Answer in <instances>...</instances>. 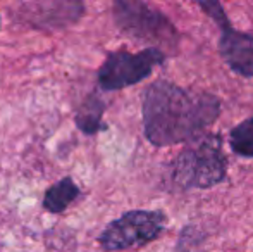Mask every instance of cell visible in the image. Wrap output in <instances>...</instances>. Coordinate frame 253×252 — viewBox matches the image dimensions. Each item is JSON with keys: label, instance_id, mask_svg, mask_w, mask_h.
I'll use <instances>...</instances> for the list:
<instances>
[{"label": "cell", "instance_id": "obj_1", "mask_svg": "<svg viewBox=\"0 0 253 252\" xmlns=\"http://www.w3.org/2000/svg\"><path fill=\"white\" fill-rule=\"evenodd\" d=\"M220 109L217 95L155 80L145 88L141 99L145 138L153 147L193 142L219 119Z\"/></svg>", "mask_w": 253, "mask_h": 252}, {"label": "cell", "instance_id": "obj_2", "mask_svg": "<svg viewBox=\"0 0 253 252\" xmlns=\"http://www.w3.org/2000/svg\"><path fill=\"white\" fill-rule=\"evenodd\" d=\"M227 176V157L217 133L202 135L183 149L169 164V180L183 190H207Z\"/></svg>", "mask_w": 253, "mask_h": 252}, {"label": "cell", "instance_id": "obj_3", "mask_svg": "<svg viewBox=\"0 0 253 252\" xmlns=\"http://www.w3.org/2000/svg\"><path fill=\"white\" fill-rule=\"evenodd\" d=\"M112 19L124 37L150 44V47L164 52H176L181 38L179 31L162 10L150 3L140 0H116L112 3Z\"/></svg>", "mask_w": 253, "mask_h": 252}, {"label": "cell", "instance_id": "obj_4", "mask_svg": "<svg viewBox=\"0 0 253 252\" xmlns=\"http://www.w3.org/2000/svg\"><path fill=\"white\" fill-rule=\"evenodd\" d=\"M167 228V216L160 209H131L107 223L97 237L105 252L141 249L157 240Z\"/></svg>", "mask_w": 253, "mask_h": 252}, {"label": "cell", "instance_id": "obj_5", "mask_svg": "<svg viewBox=\"0 0 253 252\" xmlns=\"http://www.w3.org/2000/svg\"><path fill=\"white\" fill-rule=\"evenodd\" d=\"M166 61L167 54L155 47H147L140 52H109L97 71V85L107 94L134 87L150 78L155 67L164 66Z\"/></svg>", "mask_w": 253, "mask_h": 252}, {"label": "cell", "instance_id": "obj_6", "mask_svg": "<svg viewBox=\"0 0 253 252\" xmlns=\"http://www.w3.org/2000/svg\"><path fill=\"white\" fill-rule=\"evenodd\" d=\"M198 7L219 26V54L233 73L253 78V35L233 28L226 10L215 0H200Z\"/></svg>", "mask_w": 253, "mask_h": 252}, {"label": "cell", "instance_id": "obj_7", "mask_svg": "<svg viewBox=\"0 0 253 252\" xmlns=\"http://www.w3.org/2000/svg\"><path fill=\"white\" fill-rule=\"evenodd\" d=\"M86 12V5L81 0H37V2H19L12 9L16 23L28 26L30 30L64 31L78 24Z\"/></svg>", "mask_w": 253, "mask_h": 252}, {"label": "cell", "instance_id": "obj_8", "mask_svg": "<svg viewBox=\"0 0 253 252\" xmlns=\"http://www.w3.org/2000/svg\"><path fill=\"white\" fill-rule=\"evenodd\" d=\"M107 102L97 90L90 92L86 97L81 101L74 112V125L78 130L86 137H95L100 131L107 130V125L103 123Z\"/></svg>", "mask_w": 253, "mask_h": 252}, {"label": "cell", "instance_id": "obj_9", "mask_svg": "<svg viewBox=\"0 0 253 252\" xmlns=\"http://www.w3.org/2000/svg\"><path fill=\"white\" fill-rule=\"evenodd\" d=\"M81 195H83L81 187L74 182L73 176H62L45 190L43 199H42V207L48 214H62Z\"/></svg>", "mask_w": 253, "mask_h": 252}, {"label": "cell", "instance_id": "obj_10", "mask_svg": "<svg viewBox=\"0 0 253 252\" xmlns=\"http://www.w3.org/2000/svg\"><path fill=\"white\" fill-rule=\"evenodd\" d=\"M229 147L240 157L253 159V116L238 123L229 131Z\"/></svg>", "mask_w": 253, "mask_h": 252}, {"label": "cell", "instance_id": "obj_11", "mask_svg": "<svg viewBox=\"0 0 253 252\" xmlns=\"http://www.w3.org/2000/svg\"><path fill=\"white\" fill-rule=\"evenodd\" d=\"M203 240H205V237L202 233H198V230L195 226H186L181 232L179 240H177L176 252H198Z\"/></svg>", "mask_w": 253, "mask_h": 252}, {"label": "cell", "instance_id": "obj_12", "mask_svg": "<svg viewBox=\"0 0 253 252\" xmlns=\"http://www.w3.org/2000/svg\"><path fill=\"white\" fill-rule=\"evenodd\" d=\"M0 28H2V17H0Z\"/></svg>", "mask_w": 253, "mask_h": 252}]
</instances>
